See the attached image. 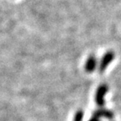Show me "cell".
Masks as SVG:
<instances>
[{"label":"cell","mask_w":121,"mask_h":121,"mask_svg":"<svg viewBox=\"0 0 121 121\" xmlns=\"http://www.w3.org/2000/svg\"><path fill=\"white\" fill-rule=\"evenodd\" d=\"M108 91V86L106 84H101L97 89L95 94V102L99 106H103L105 105V96Z\"/></svg>","instance_id":"obj_1"},{"label":"cell","mask_w":121,"mask_h":121,"mask_svg":"<svg viewBox=\"0 0 121 121\" xmlns=\"http://www.w3.org/2000/svg\"><path fill=\"white\" fill-rule=\"evenodd\" d=\"M113 58H114V54L112 51H108L104 54V56L101 60L100 65H99V70L101 72L105 71L108 65L112 62Z\"/></svg>","instance_id":"obj_2"},{"label":"cell","mask_w":121,"mask_h":121,"mask_svg":"<svg viewBox=\"0 0 121 121\" xmlns=\"http://www.w3.org/2000/svg\"><path fill=\"white\" fill-rule=\"evenodd\" d=\"M93 116L100 118V117H105L108 119H112L113 118V112L110 110L105 109V108H99L94 112Z\"/></svg>","instance_id":"obj_4"},{"label":"cell","mask_w":121,"mask_h":121,"mask_svg":"<svg viewBox=\"0 0 121 121\" xmlns=\"http://www.w3.org/2000/svg\"><path fill=\"white\" fill-rule=\"evenodd\" d=\"M89 121H100V120H99V118H98V117H94V116H93V117H92V118Z\"/></svg>","instance_id":"obj_6"},{"label":"cell","mask_w":121,"mask_h":121,"mask_svg":"<svg viewBox=\"0 0 121 121\" xmlns=\"http://www.w3.org/2000/svg\"><path fill=\"white\" fill-rule=\"evenodd\" d=\"M83 117V112L82 110H79L77 111L76 115H75L74 117V121H82Z\"/></svg>","instance_id":"obj_5"},{"label":"cell","mask_w":121,"mask_h":121,"mask_svg":"<svg viewBox=\"0 0 121 121\" xmlns=\"http://www.w3.org/2000/svg\"><path fill=\"white\" fill-rule=\"evenodd\" d=\"M97 66V59L94 55H91L86 60V65H85V70L87 72H94L96 69Z\"/></svg>","instance_id":"obj_3"}]
</instances>
